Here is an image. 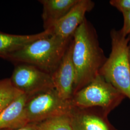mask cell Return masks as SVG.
I'll use <instances>...</instances> for the list:
<instances>
[{
    "mask_svg": "<svg viewBox=\"0 0 130 130\" xmlns=\"http://www.w3.org/2000/svg\"><path fill=\"white\" fill-rule=\"evenodd\" d=\"M27 96L21 94L0 114V130L18 128L28 124L25 114Z\"/></svg>",
    "mask_w": 130,
    "mask_h": 130,
    "instance_id": "30bf717a",
    "label": "cell"
},
{
    "mask_svg": "<svg viewBox=\"0 0 130 130\" xmlns=\"http://www.w3.org/2000/svg\"><path fill=\"white\" fill-rule=\"evenodd\" d=\"M123 14V25L121 29V33L126 36L130 35V11Z\"/></svg>",
    "mask_w": 130,
    "mask_h": 130,
    "instance_id": "2e32d148",
    "label": "cell"
},
{
    "mask_svg": "<svg viewBox=\"0 0 130 130\" xmlns=\"http://www.w3.org/2000/svg\"><path fill=\"white\" fill-rule=\"evenodd\" d=\"M109 3L122 14L130 11V0H111Z\"/></svg>",
    "mask_w": 130,
    "mask_h": 130,
    "instance_id": "9a60e30c",
    "label": "cell"
},
{
    "mask_svg": "<svg viewBox=\"0 0 130 130\" xmlns=\"http://www.w3.org/2000/svg\"><path fill=\"white\" fill-rule=\"evenodd\" d=\"M79 0H42V19L46 30L67 14Z\"/></svg>",
    "mask_w": 130,
    "mask_h": 130,
    "instance_id": "8fae6325",
    "label": "cell"
},
{
    "mask_svg": "<svg viewBox=\"0 0 130 130\" xmlns=\"http://www.w3.org/2000/svg\"><path fill=\"white\" fill-rule=\"evenodd\" d=\"M22 93L16 88L10 79L0 80V114Z\"/></svg>",
    "mask_w": 130,
    "mask_h": 130,
    "instance_id": "5bb4252c",
    "label": "cell"
},
{
    "mask_svg": "<svg viewBox=\"0 0 130 130\" xmlns=\"http://www.w3.org/2000/svg\"><path fill=\"white\" fill-rule=\"evenodd\" d=\"M126 97L99 74L89 84L75 93L70 102L81 108H98L108 115Z\"/></svg>",
    "mask_w": 130,
    "mask_h": 130,
    "instance_id": "277c9868",
    "label": "cell"
},
{
    "mask_svg": "<svg viewBox=\"0 0 130 130\" xmlns=\"http://www.w3.org/2000/svg\"><path fill=\"white\" fill-rule=\"evenodd\" d=\"M47 33L17 51L4 57L32 65L52 75L59 65L72 37L64 39Z\"/></svg>",
    "mask_w": 130,
    "mask_h": 130,
    "instance_id": "7a4b0ae2",
    "label": "cell"
},
{
    "mask_svg": "<svg viewBox=\"0 0 130 130\" xmlns=\"http://www.w3.org/2000/svg\"><path fill=\"white\" fill-rule=\"evenodd\" d=\"M72 43L76 73L74 95L99 74L107 58L99 45L94 28L86 19L75 31Z\"/></svg>",
    "mask_w": 130,
    "mask_h": 130,
    "instance_id": "6da1fadb",
    "label": "cell"
},
{
    "mask_svg": "<svg viewBox=\"0 0 130 130\" xmlns=\"http://www.w3.org/2000/svg\"><path fill=\"white\" fill-rule=\"evenodd\" d=\"M128 56H129V60L130 64V44L129 46V51H128Z\"/></svg>",
    "mask_w": 130,
    "mask_h": 130,
    "instance_id": "ac0fdd59",
    "label": "cell"
},
{
    "mask_svg": "<svg viewBox=\"0 0 130 130\" xmlns=\"http://www.w3.org/2000/svg\"><path fill=\"white\" fill-rule=\"evenodd\" d=\"M72 50L71 40L59 65L52 75L54 88L60 97L70 101L73 95L76 78L75 70L72 58Z\"/></svg>",
    "mask_w": 130,
    "mask_h": 130,
    "instance_id": "ba28073f",
    "label": "cell"
},
{
    "mask_svg": "<svg viewBox=\"0 0 130 130\" xmlns=\"http://www.w3.org/2000/svg\"><path fill=\"white\" fill-rule=\"evenodd\" d=\"M94 6L92 1L79 0L65 16L46 30L51 35L64 39H70L86 19V13L93 9Z\"/></svg>",
    "mask_w": 130,
    "mask_h": 130,
    "instance_id": "52a82bcc",
    "label": "cell"
},
{
    "mask_svg": "<svg viewBox=\"0 0 130 130\" xmlns=\"http://www.w3.org/2000/svg\"><path fill=\"white\" fill-rule=\"evenodd\" d=\"M46 30L33 35H12L0 32V56L3 57L17 51L40 38L44 36Z\"/></svg>",
    "mask_w": 130,
    "mask_h": 130,
    "instance_id": "7c38bea8",
    "label": "cell"
},
{
    "mask_svg": "<svg viewBox=\"0 0 130 130\" xmlns=\"http://www.w3.org/2000/svg\"><path fill=\"white\" fill-rule=\"evenodd\" d=\"M72 107L70 101L63 99L55 88H51L27 96L25 109L28 123H37L69 113Z\"/></svg>",
    "mask_w": 130,
    "mask_h": 130,
    "instance_id": "5b68a950",
    "label": "cell"
},
{
    "mask_svg": "<svg viewBox=\"0 0 130 130\" xmlns=\"http://www.w3.org/2000/svg\"><path fill=\"white\" fill-rule=\"evenodd\" d=\"M70 115L75 130H117L109 122L108 114L100 108L72 106Z\"/></svg>",
    "mask_w": 130,
    "mask_h": 130,
    "instance_id": "9c48e42d",
    "label": "cell"
},
{
    "mask_svg": "<svg viewBox=\"0 0 130 130\" xmlns=\"http://www.w3.org/2000/svg\"><path fill=\"white\" fill-rule=\"evenodd\" d=\"M0 130H38V129L36 123H28V124L20 128L13 129H5Z\"/></svg>",
    "mask_w": 130,
    "mask_h": 130,
    "instance_id": "e0dca14e",
    "label": "cell"
},
{
    "mask_svg": "<svg viewBox=\"0 0 130 130\" xmlns=\"http://www.w3.org/2000/svg\"><path fill=\"white\" fill-rule=\"evenodd\" d=\"M10 80L14 86L27 96L54 88L51 75L37 68L21 63L14 70Z\"/></svg>",
    "mask_w": 130,
    "mask_h": 130,
    "instance_id": "8992f818",
    "label": "cell"
},
{
    "mask_svg": "<svg viewBox=\"0 0 130 130\" xmlns=\"http://www.w3.org/2000/svg\"><path fill=\"white\" fill-rule=\"evenodd\" d=\"M38 130H75L70 112L36 123Z\"/></svg>",
    "mask_w": 130,
    "mask_h": 130,
    "instance_id": "4fadbf2b",
    "label": "cell"
},
{
    "mask_svg": "<svg viewBox=\"0 0 130 130\" xmlns=\"http://www.w3.org/2000/svg\"><path fill=\"white\" fill-rule=\"evenodd\" d=\"M111 51L99 74L130 100V64L128 56L130 35L112 29Z\"/></svg>",
    "mask_w": 130,
    "mask_h": 130,
    "instance_id": "3957f363",
    "label": "cell"
}]
</instances>
